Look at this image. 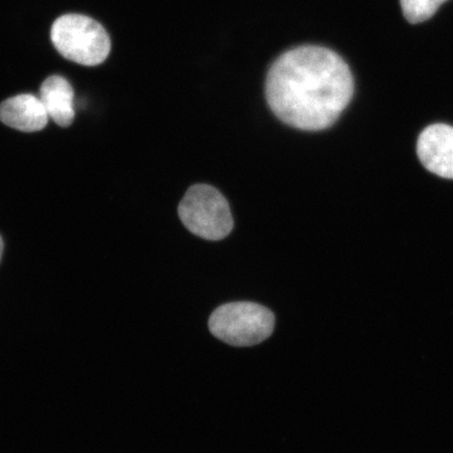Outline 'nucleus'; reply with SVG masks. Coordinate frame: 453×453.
I'll return each instance as SVG.
<instances>
[{"instance_id":"f257e3e1","label":"nucleus","mask_w":453,"mask_h":453,"mask_svg":"<svg viewBox=\"0 0 453 453\" xmlns=\"http://www.w3.org/2000/svg\"><path fill=\"white\" fill-rule=\"evenodd\" d=\"M354 95V79L342 57L319 45L282 54L268 73L265 97L283 123L305 132L331 127Z\"/></svg>"},{"instance_id":"f03ea898","label":"nucleus","mask_w":453,"mask_h":453,"mask_svg":"<svg viewBox=\"0 0 453 453\" xmlns=\"http://www.w3.org/2000/svg\"><path fill=\"white\" fill-rule=\"evenodd\" d=\"M50 38L65 59L85 66H96L106 60L111 49L105 28L90 17L69 14L54 22Z\"/></svg>"},{"instance_id":"20e7f679","label":"nucleus","mask_w":453,"mask_h":453,"mask_svg":"<svg viewBox=\"0 0 453 453\" xmlns=\"http://www.w3.org/2000/svg\"><path fill=\"white\" fill-rule=\"evenodd\" d=\"M179 215L191 234L208 241H220L234 229L228 202L214 187H190L179 205Z\"/></svg>"},{"instance_id":"423d86ee","label":"nucleus","mask_w":453,"mask_h":453,"mask_svg":"<svg viewBox=\"0 0 453 453\" xmlns=\"http://www.w3.org/2000/svg\"><path fill=\"white\" fill-rule=\"evenodd\" d=\"M0 121L20 132L34 133L47 127L49 115L41 99L24 94L0 104Z\"/></svg>"},{"instance_id":"6e6552de","label":"nucleus","mask_w":453,"mask_h":453,"mask_svg":"<svg viewBox=\"0 0 453 453\" xmlns=\"http://www.w3.org/2000/svg\"><path fill=\"white\" fill-rule=\"evenodd\" d=\"M447 0H400L402 12L411 24H420L432 19Z\"/></svg>"},{"instance_id":"39448f33","label":"nucleus","mask_w":453,"mask_h":453,"mask_svg":"<svg viewBox=\"0 0 453 453\" xmlns=\"http://www.w3.org/2000/svg\"><path fill=\"white\" fill-rule=\"evenodd\" d=\"M417 151L421 163L430 173L453 179V127L434 124L423 130Z\"/></svg>"},{"instance_id":"0eeeda50","label":"nucleus","mask_w":453,"mask_h":453,"mask_svg":"<svg viewBox=\"0 0 453 453\" xmlns=\"http://www.w3.org/2000/svg\"><path fill=\"white\" fill-rule=\"evenodd\" d=\"M41 100L49 118L61 127H69L75 119L73 89L61 76H50L41 88Z\"/></svg>"},{"instance_id":"7ed1b4c3","label":"nucleus","mask_w":453,"mask_h":453,"mask_svg":"<svg viewBox=\"0 0 453 453\" xmlns=\"http://www.w3.org/2000/svg\"><path fill=\"white\" fill-rule=\"evenodd\" d=\"M274 326V314L253 303L224 304L209 319V330L215 337L240 348L265 342L273 333Z\"/></svg>"},{"instance_id":"1a4fd4ad","label":"nucleus","mask_w":453,"mask_h":453,"mask_svg":"<svg viewBox=\"0 0 453 453\" xmlns=\"http://www.w3.org/2000/svg\"><path fill=\"white\" fill-rule=\"evenodd\" d=\"M3 251H4V242H3L2 236H0V258H2Z\"/></svg>"}]
</instances>
